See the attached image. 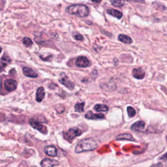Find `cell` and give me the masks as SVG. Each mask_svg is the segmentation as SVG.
I'll list each match as a JSON object with an SVG mask.
<instances>
[{
	"instance_id": "obj_24",
	"label": "cell",
	"mask_w": 167,
	"mask_h": 167,
	"mask_svg": "<svg viewBox=\"0 0 167 167\" xmlns=\"http://www.w3.org/2000/svg\"><path fill=\"white\" fill-rule=\"evenodd\" d=\"M74 37V39H76V40H77V41H83V39H84L82 35H81L80 34L75 35Z\"/></svg>"
},
{
	"instance_id": "obj_22",
	"label": "cell",
	"mask_w": 167,
	"mask_h": 167,
	"mask_svg": "<svg viewBox=\"0 0 167 167\" xmlns=\"http://www.w3.org/2000/svg\"><path fill=\"white\" fill-rule=\"evenodd\" d=\"M127 113H128V116L129 118H132L136 115V111L131 106L127 107Z\"/></svg>"
},
{
	"instance_id": "obj_2",
	"label": "cell",
	"mask_w": 167,
	"mask_h": 167,
	"mask_svg": "<svg viewBox=\"0 0 167 167\" xmlns=\"http://www.w3.org/2000/svg\"><path fill=\"white\" fill-rule=\"evenodd\" d=\"M67 12L70 14L76 15L79 17H86L90 13L89 8L84 5H73L67 8Z\"/></svg>"
},
{
	"instance_id": "obj_25",
	"label": "cell",
	"mask_w": 167,
	"mask_h": 167,
	"mask_svg": "<svg viewBox=\"0 0 167 167\" xmlns=\"http://www.w3.org/2000/svg\"><path fill=\"white\" fill-rule=\"evenodd\" d=\"M161 159L162 160H165V161H167V153L166 154H165L164 156H162L160 157Z\"/></svg>"
},
{
	"instance_id": "obj_13",
	"label": "cell",
	"mask_w": 167,
	"mask_h": 167,
	"mask_svg": "<svg viewBox=\"0 0 167 167\" xmlns=\"http://www.w3.org/2000/svg\"><path fill=\"white\" fill-rule=\"evenodd\" d=\"M23 73L26 77L30 78H36L38 76L37 73L35 72V71L30 68H28V67H24V68H23Z\"/></svg>"
},
{
	"instance_id": "obj_29",
	"label": "cell",
	"mask_w": 167,
	"mask_h": 167,
	"mask_svg": "<svg viewBox=\"0 0 167 167\" xmlns=\"http://www.w3.org/2000/svg\"><path fill=\"white\" fill-rule=\"evenodd\" d=\"M2 48H1V47H0V53H1V52H2Z\"/></svg>"
},
{
	"instance_id": "obj_23",
	"label": "cell",
	"mask_w": 167,
	"mask_h": 167,
	"mask_svg": "<svg viewBox=\"0 0 167 167\" xmlns=\"http://www.w3.org/2000/svg\"><path fill=\"white\" fill-rule=\"evenodd\" d=\"M22 42H23L24 45L27 47L31 46V45H33V42H32V41H31V39L28 38V37H24V38L23 40H22Z\"/></svg>"
},
{
	"instance_id": "obj_30",
	"label": "cell",
	"mask_w": 167,
	"mask_h": 167,
	"mask_svg": "<svg viewBox=\"0 0 167 167\" xmlns=\"http://www.w3.org/2000/svg\"><path fill=\"white\" fill-rule=\"evenodd\" d=\"M166 140H167V137H166Z\"/></svg>"
},
{
	"instance_id": "obj_26",
	"label": "cell",
	"mask_w": 167,
	"mask_h": 167,
	"mask_svg": "<svg viewBox=\"0 0 167 167\" xmlns=\"http://www.w3.org/2000/svg\"><path fill=\"white\" fill-rule=\"evenodd\" d=\"M131 1H133L135 2H140V3H144V0H131Z\"/></svg>"
},
{
	"instance_id": "obj_28",
	"label": "cell",
	"mask_w": 167,
	"mask_h": 167,
	"mask_svg": "<svg viewBox=\"0 0 167 167\" xmlns=\"http://www.w3.org/2000/svg\"><path fill=\"white\" fill-rule=\"evenodd\" d=\"M91 1L94 3H100V2H101L102 0H91Z\"/></svg>"
},
{
	"instance_id": "obj_21",
	"label": "cell",
	"mask_w": 167,
	"mask_h": 167,
	"mask_svg": "<svg viewBox=\"0 0 167 167\" xmlns=\"http://www.w3.org/2000/svg\"><path fill=\"white\" fill-rule=\"evenodd\" d=\"M84 102L77 103L74 106V110L77 112H82L84 111Z\"/></svg>"
},
{
	"instance_id": "obj_3",
	"label": "cell",
	"mask_w": 167,
	"mask_h": 167,
	"mask_svg": "<svg viewBox=\"0 0 167 167\" xmlns=\"http://www.w3.org/2000/svg\"><path fill=\"white\" fill-rule=\"evenodd\" d=\"M81 134V130L77 128V127H74V128H71L67 131V132L63 133V137H64V138L67 141L72 142L75 138L80 136Z\"/></svg>"
},
{
	"instance_id": "obj_19",
	"label": "cell",
	"mask_w": 167,
	"mask_h": 167,
	"mask_svg": "<svg viewBox=\"0 0 167 167\" xmlns=\"http://www.w3.org/2000/svg\"><path fill=\"white\" fill-rule=\"evenodd\" d=\"M94 109L97 111V112H107L109 110L108 106L105 105L98 104L94 106Z\"/></svg>"
},
{
	"instance_id": "obj_12",
	"label": "cell",
	"mask_w": 167,
	"mask_h": 167,
	"mask_svg": "<svg viewBox=\"0 0 167 167\" xmlns=\"http://www.w3.org/2000/svg\"><path fill=\"white\" fill-rule=\"evenodd\" d=\"M145 127V123L142 121H139L136 123H134V124L131 125V130L134 131H142L144 129Z\"/></svg>"
},
{
	"instance_id": "obj_10",
	"label": "cell",
	"mask_w": 167,
	"mask_h": 167,
	"mask_svg": "<svg viewBox=\"0 0 167 167\" xmlns=\"http://www.w3.org/2000/svg\"><path fill=\"white\" fill-rule=\"evenodd\" d=\"M58 162L54 160L50 159H44L41 162V165L42 167H54L55 165H57Z\"/></svg>"
},
{
	"instance_id": "obj_15",
	"label": "cell",
	"mask_w": 167,
	"mask_h": 167,
	"mask_svg": "<svg viewBox=\"0 0 167 167\" xmlns=\"http://www.w3.org/2000/svg\"><path fill=\"white\" fill-rule=\"evenodd\" d=\"M45 89L43 87H39L37 90L36 93V100L37 102H41L43 99L45 98Z\"/></svg>"
},
{
	"instance_id": "obj_8",
	"label": "cell",
	"mask_w": 167,
	"mask_h": 167,
	"mask_svg": "<svg viewBox=\"0 0 167 167\" xmlns=\"http://www.w3.org/2000/svg\"><path fill=\"white\" fill-rule=\"evenodd\" d=\"M44 152L47 155V156L50 157H55L57 156L58 150L54 146H48L45 148Z\"/></svg>"
},
{
	"instance_id": "obj_1",
	"label": "cell",
	"mask_w": 167,
	"mask_h": 167,
	"mask_svg": "<svg viewBox=\"0 0 167 167\" xmlns=\"http://www.w3.org/2000/svg\"><path fill=\"white\" fill-rule=\"evenodd\" d=\"M99 146V142L94 138H85L78 142L75 148V152L77 153L92 151Z\"/></svg>"
},
{
	"instance_id": "obj_7",
	"label": "cell",
	"mask_w": 167,
	"mask_h": 167,
	"mask_svg": "<svg viewBox=\"0 0 167 167\" xmlns=\"http://www.w3.org/2000/svg\"><path fill=\"white\" fill-rule=\"evenodd\" d=\"M5 88L8 91H13L17 89V82L13 79H7L4 82Z\"/></svg>"
},
{
	"instance_id": "obj_4",
	"label": "cell",
	"mask_w": 167,
	"mask_h": 167,
	"mask_svg": "<svg viewBox=\"0 0 167 167\" xmlns=\"http://www.w3.org/2000/svg\"><path fill=\"white\" fill-rule=\"evenodd\" d=\"M59 81L61 84H62L63 85H64L69 90H73L74 88V84L69 80V78L67 77V75L64 73H62L60 74Z\"/></svg>"
},
{
	"instance_id": "obj_9",
	"label": "cell",
	"mask_w": 167,
	"mask_h": 167,
	"mask_svg": "<svg viewBox=\"0 0 167 167\" xmlns=\"http://www.w3.org/2000/svg\"><path fill=\"white\" fill-rule=\"evenodd\" d=\"M10 63L11 59L9 58V56H7V55H4L0 59V72H2Z\"/></svg>"
},
{
	"instance_id": "obj_5",
	"label": "cell",
	"mask_w": 167,
	"mask_h": 167,
	"mask_svg": "<svg viewBox=\"0 0 167 167\" xmlns=\"http://www.w3.org/2000/svg\"><path fill=\"white\" fill-rule=\"evenodd\" d=\"M30 125L33 127L35 129H37V131H39V132H41L43 134H46L47 133V128L46 127L43 125V124H40V123L38 122L36 120H34L33 119H31V120H30Z\"/></svg>"
},
{
	"instance_id": "obj_16",
	"label": "cell",
	"mask_w": 167,
	"mask_h": 167,
	"mask_svg": "<svg viewBox=\"0 0 167 167\" xmlns=\"http://www.w3.org/2000/svg\"><path fill=\"white\" fill-rule=\"evenodd\" d=\"M116 140H130V141H133L134 138L133 136L130 134H121L116 137Z\"/></svg>"
},
{
	"instance_id": "obj_6",
	"label": "cell",
	"mask_w": 167,
	"mask_h": 167,
	"mask_svg": "<svg viewBox=\"0 0 167 167\" xmlns=\"http://www.w3.org/2000/svg\"><path fill=\"white\" fill-rule=\"evenodd\" d=\"M75 64L78 67H87L90 65V62L89 59L85 56H79L77 58L75 61Z\"/></svg>"
},
{
	"instance_id": "obj_20",
	"label": "cell",
	"mask_w": 167,
	"mask_h": 167,
	"mask_svg": "<svg viewBox=\"0 0 167 167\" xmlns=\"http://www.w3.org/2000/svg\"><path fill=\"white\" fill-rule=\"evenodd\" d=\"M110 2L114 7H121L125 5V0H111Z\"/></svg>"
},
{
	"instance_id": "obj_17",
	"label": "cell",
	"mask_w": 167,
	"mask_h": 167,
	"mask_svg": "<svg viewBox=\"0 0 167 167\" xmlns=\"http://www.w3.org/2000/svg\"><path fill=\"white\" fill-rule=\"evenodd\" d=\"M118 39L121 42L125 43V44H131V43H132V42H133L132 39H131L130 37L127 36V35H124V34H121V35H119Z\"/></svg>"
},
{
	"instance_id": "obj_27",
	"label": "cell",
	"mask_w": 167,
	"mask_h": 167,
	"mask_svg": "<svg viewBox=\"0 0 167 167\" xmlns=\"http://www.w3.org/2000/svg\"><path fill=\"white\" fill-rule=\"evenodd\" d=\"M152 167H162V164H161V163H159V164L154 165L152 166Z\"/></svg>"
},
{
	"instance_id": "obj_14",
	"label": "cell",
	"mask_w": 167,
	"mask_h": 167,
	"mask_svg": "<svg viewBox=\"0 0 167 167\" xmlns=\"http://www.w3.org/2000/svg\"><path fill=\"white\" fill-rule=\"evenodd\" d=\"M133 75L135 78L137 79H142L145 76V72L141 68H136L134 69L133 71Z\"/></svg>"
},
{
	"instance_id": "obj_18",
	"label": "cell",
	"mask_w": 167,
	"mask_h": 167,
	"mask_svg": "<svg viewBox=\"0 0 167 167\" xmlns=\"http://www.w3.org/2000/svg\"><path fill=\"white\" fill-rule=\"evenodd\" d=\"M107 13L110 14V15H112L113 16V17H116L117 18H121L122 17V13H121L120 11H117V10H115V9H108L107 10Z\"/></svg>"
},
{
	"instance_id": "obj_11",
	"label": "cell",
	"mask_w": 167,
	"mask_h": 167,
	"mask_svg": "<svg viewBox=\"0 0 167 167\" xmlns=\"http://www.w3.org/2000/svg\"><path fill=\"white\" fill-rule=\"evenodd\" d=\"M85 117L89 120H99V119H104L105 116L102 114H94L91 111H89L85 115Z\"/></svg>"
}]
</instances>
